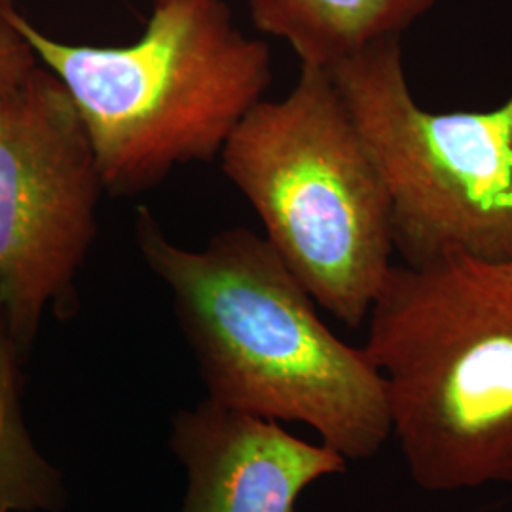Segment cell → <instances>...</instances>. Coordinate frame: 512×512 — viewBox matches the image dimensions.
Wrapping results in <instances>:
<instances>
[{
    "label": "cell",
    "mask_w": 512,
    "mask_h": 512,
    "mask_svg": "<svg viewBox=\"0 0 512 512\" xmlns=\"http://www.w3.org/2000/svg\"><path fill=\"white\" fill-rule=\"evenodd\" d=\"M137 243L169 289L211 401L264 420L300 421L346 459L391 437L385 384L363 348L323 323L264 236L232 228L203 249L171 241L141 209Z\"/></svg>",
    "instance_id": "cell-1"
},
{
    "label": "cell",
    "mask_w": 512,
    "mask_h": 512,
    "mask_svg": "<svg viewBox=\"0 0 512 512\" xmlns=\"http://www.w3.org/2000/svg\"><path fill=\"white\" fill-rule=\"evenodd\" d=\"M365 349L412 480L427 492L512 484V274L475 256L393 266Z\"/></svg>",
    "instance_id": "cell-2"
},
{
    "label": "cell",
    "mask_w": 512,
    "mask_h": 512,
    "mask_svg": "<svg viewBox=\"0 0 512 512\" xmlns=\"http://www.w3.org/2000/svg\"><path fill=\"white\" fill-rule=\"evenodd\" d=\"M19 33L65 86L105 190L135 196L179 165L219 158L272 84V55L222 0L156 4L128 46L67 44L14 12Z\"/></svg>",
    "instance_id": "cell-3"
},
{
    "label": "cell",
    "mask_w": 512,
    "mask_h": 512,
    "mask_svg": "<svg viewBox=\"0 0 512 512\" xmlns=\"http://www.w3.org/2000/svg\"><path fill=\"white\" fill-rule=\"evenodd\" d=\"M219 158L313 302L361 327L393 268L391 203L329 71L302 65L291 93L249 110Z\"/></svg>",
    "instance_id": "cell-4"
},
{
    "label": "cell",
    "mask_w": 512,
    "mask_h": 512,
    "mask_svg": "<svg viewBox=\"0 0 512 512\" xmlns=\"http://www.w3.org/2000/svg\"><path fill=\"white\" fill-rule=\"evenodd\" d=\"M327 71L384 181L404 264L452 253L512 260V97L486 112L421 109L401 37Z\"/></svg>",
    "instance_id": "cell-5"
},
{
    "label": "cell",
    "mask_w": 512,
    "mask_h": 512,
    "mask_svg": "<svg viewBox=\"0 0 512 512\" xmlns=\"http://www.w3.org/2000/svg\"><path fill=\"white\" fill-rule=\"evenodd\" d=\"M105 184L65 86L42 63L0 88V319L27 355L71 317Z\"/></svg>",
    "instance_id": "cell-6"
},
{
    "label": "cell",
    "mask_w": 512,
    "mask_h": 512,
    "mask_svg": "<svg viewBox=\"0 0 512 512\" xmlns=\"http://www.w3.org/2000/svg\"><path fill=\"white\" fill-rule=\"evenodd\" d=\"M171 450L186 471L181 512H294L308 486L344 473L348 461L211 399L175 416Z\"/></svg>",
    "instance_id": "cell-7"
},
{
    "label": "cell",
    "mask_w": 512,
    "mask_h": 512,
    "mask_svg": "<svg viewBox=\"0 0 512 512\" xmlns=\"http://www.w3.org/2000/svg\"><path fill=\"white\" fill-rule=\"evenodd\" d=\"M437 0H249L262 33L291 44L302 65L330 69L374 42L401 37Z\"/></svg>",
    "instance_id": "cell-8"
},
{
    "label": "cell",
    "mask_w": 512,
    "mask_h": 512,
    "mask_svg": "<svg viewBox=\"0 0 512 512\" xmlns=\"http://www.w3.org/2000/svg\"><path fill=\"white\" fill-rule=\"evenodd\" d=\"M23 359L0 319V509L59 512L67 501L63 476L42 456L23 412Z\"/></svg>",
    "instance_id": "cell-9"
},
{
    "label": "cell",
    "mask_w": 512,
    "mask_h": 512,
    "mask_svg": "<svg viewBox=\"0 0 512 512\" xmlns=\"http://www.w3.org/2000/svg\"><path fill=\"white\" fill-rule=\"evenodd\" d=\"M16 6L0 0V88L37 63V55L14 23Z\"/></svg>",
    "instance_id": "cell-10"
},
{
    "label": "cell",
    "mask_w": 512,
    "mask_h": 512,
    "mask_svg": "<svg viewBox=\"0 0 512 512\" xmlns=\"http://www.w3.org/2000/svg\"><path fill=\"white\" fill-rule=\"evenodd\" d=\"M505 266H507V268H509V272H511V274H512V260H509V262H507V264H505Z\"/></svg>",
    "instance_id": "cell-11"
},
{
    "label": "cell",
    "mask_w": 512,
    "mask_h": 512,
    "mask_svg": "<svg viewBox=\"0 0 512 512\" xmlns=\"http://www.w3.org/2000/svg\"><path fill=\"white\" fill-rule=\"evenodd\" d=\"M156 4H165V2H171V0H154Z\"/></svg>",
    "instance_id": "cell-12"
},
{
    "label": "cell",
    "mask_w": 512,
    "mask_h": 512,
    "mask_svg": "<svg viewBox=\"0 0 512 512\" xmlns=\"http://www.w3.org/2000/svg\"><path fill=\"white\" fill-rule=\"evenodd\" d=\"M0 512H6V511H2V509H0Z\"/></svg>",
    "instance_id": "cell-13"
}]
</instances>
